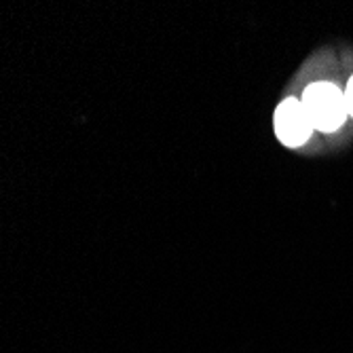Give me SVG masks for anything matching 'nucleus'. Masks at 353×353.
<instances>
[{"label":"nucleus","mask_w":353,"mask_h":353,"mask_svg":"<svg viewBox=\"0 0 353 353\" xmlns=\"http://www.w3.org/2000/svg\"><path fill=\"white\" fill-rule=\"evenodd\" d=\"M303 108L313 125V130L332 134L347 119L345 91L332 83H315L309 85L303 93Z\"/></svg>","instance_id":"obj_1"},{"label":"nucleus","mask_w":353,"mask_h":353,"mask_svg":"<svg viewBox=\"0 0 353 353\" xmlns=\"http://www.w3.org/2000/svg\"><path fill=\"white\" fill-rule=\"evenodd\" d=\"M313 132V125L303 108V102L296 98L283 100L275 110V134L285 146H303Z\"/></svg>","instance_id":"obj_2"},{"label":"nucleus","mask_w":353,"mask_h":353,"mask_svg":"<svg viewBox=\"0 0 353 353\" xmlns=\"http://www.w3.org/2000/svg\"><path fill=\"white\" fill-rule=\"evenodd\" d=\"M345 102H347V112H349V117H353V77L349 79L347 89H345Z\"/></svg>","instance_id":"obj_3"}]
</instances>
